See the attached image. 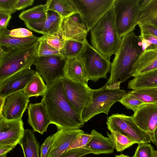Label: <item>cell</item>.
<instances>
[{
	"label": "cell",
	"instance_id": "obj_6",
	"mask_svg": "<svg viewBox=\"0 0 157 157\" xmlns=\"http://www.w3.org/2000/svg\"><path fill=\"white\" fill-rule=\"evenodd\" d=\"M83 49L78 57L85 68L88 80L97 82L101 78H107L111 63L99 52L84 40Z\"/></svg>",
	"mask_w": 157,
	"mask_h": 157
},
{
	"label": "cell",
	"instance_id": "obj_37",
	"mask_svg": "<svg viewBox=\"0 0 157 157\" xmlns=\"http://www.w3.org/2000/svg\"><path fill=\"white\" fill-rule=\"evenodd\" d=\"M40 44L38 52L39 57L46 56L54 55H61L60 51L56 50L48 45L41 36L39 40Z\"/></svg>",
	"mask_w": 157,
	"mask_h": 157
},
{
	"label": "cell",
	"instance_id": "obj_32",
	"mask_svg": "<svg viewBox=\"0 0 157 157\" xmlns=\"http://www.w3.org/2000/svg\"><path fill=\"white\" fill-rule=\"evenodd\" d=\"M129 92L135 98L145 104H157V88L134 89Z\"/></svg>",
	"mask_w": 157,
	"mask_h": 157
},
{
	"label": "cell",
	"instance_id": "obj_40",
	"mask_svg": "<svg viewBox=\"0 0 157 157\" xmlns=\"http://www.w3.org/2000/svg\"><path fill=\"white\" fill-rule=\"evenodd\" d=\"M91 153L90 150L81 147L68 150L59 157H81Z\"/></svg>",
	"mask_w": 157,
	"mask_h": 157
},
{
	"label": "cell",
	"instance_id": "obj_7",
	"mask_svg": "<svg viewBox=\"0 0 157 157\" xmlns=\"http://www.w3.org/2000/svg\"><path fill=\"white\" fill-rule=\"evenodd\" d=\"M113 6L117 31L122 38L132 32L138 25V0H115Z\"/></svg>",
	"mask_w": 157,
	"mask_h": 157
},
{
	"label": "cell",
	"instance_id": "obj_11",
	"mask_svg": "<svg viewBox=\"0 0 157 157\" xmlns=\"http://www.w3.org/2000/svg\"><path fill=\"white\" fill-rule=\"evenodd\" d=\"M65 95L75 110L81 116L90 101L91 89L87 83L71 80L65 77L62 78Z\"/></svg>",
	"mask_w": 157,
	"mask_h": 157
},
{
	"label": "cell",
	"instance_id": "obj_22",
	"mask_svg": "<svg viewBox=\"0 0 157 157\" xmlns=\"http://www.w3.org/2000/svg\"><path fill=\"white\" fill-rule=\"evenodd\" d=\"M138 25H157V0H138Z\"/></svg>",
	"mask_w": 157,
	"mask_h": 157
},
{
	"label": "cell",
	"instance_id": "obj_5",
	"mask_svg": "<svg viewBox=\"0 0 157 157\" xmlns=\"http://www.w3.org/2000/svg\"><path fill=\"white\" fill-rule=\"evenodd\" d=\"M39 40L20 50H4L0 47V83L25 69L30 68L38 56Z\"/></svg>",
	"mask_w": 157,
	"mask_h": 157
},
{
	"label": "cell",
	"instance_id": "obj_38",
	"mask_svg": "<svg viewBox=\"0 0 157 157\" xmlns=\"http://www.w3.org/2000/svg\"><path fill=\"white\" fill-rule=\"evenodd\" d=\"M0 33L17 38H25L33 36L32 32L24 28H19L9 30L7 29L0 32Z\"/></svg>",
	"mask_w": 157,
	"mask_h": 157
},
{
	"label": "cell",
	"instance_id": "obj_18",
	"mask_svg": "<svg viewBox=\"0 0 157 157\" xmlns=\"http://www.w3.org/2000/svg\"><path fill=\"white\" fill-rule=\"evenodd\" d=\"M27 109L28 123L34 132L42 135L51 124L43 103H30Z\"/></svg>",
	"mask_w": 157,
	"mask_h": 157
},
{
	"label": "cell",
	"instance_id": "obj_23",
	"mask_svg": "<svg viewBox=\"0 0 157 157\" xmlns=\"http://www.w3.org/2000/svg\"><path fill=\"white\" fill-rule=\"evenodd\" d=\"M40 39L34 35L25 38H17L0 33V47L4 50H22L32 46Z\"/></svg>",
	"mask_w": 157,
	"mask_h": 157
},
{
	"label": "cell",
	"instance_id": "obj_24",
	"mask_svg": "<svg viewBox=\"0 0 157 157\" xmlns=\"http://www.w3.org/2000/svg\"><path fill=\"white\" fill-rule=\"evenodd\" d=\"M34 131L25 129L23 137L18 144L21 146L24 157H40L41 146Z\"/></svg>",
	"mask_w": 157,
	"mask_h": 157
},
{
	"label": "cell",
	"instance_id": "obj_21",
	"mask_svg": "<svg viewBox=\"0 0 157 157\" xmlns=\"http://www.w3.org/2000/svg\"><path fill=\"white\" fill-rule=\"evenodd\" d=\"M90 134L92 137L85 148L95 155L113 153L114 148L109 137L103 136L95 129H92Z\"/></svg>",
	"mask_w": 157,
	"mask_h": 157
},
{
	"label": "cell",
	"instance_id": "obj_29",
	"mask_svg": "<svg viewBox=\"0 0 157 157\" xmlns=\"http://www.w3.org/2000/svg\"><path fill=\"white\" fill-rule=\"evenodd\" d=\"M48 11L46 3L40 4L22 11L19 17L25 23L35 22L47 18Z\"/></svg>",
	"mask_w": 157,
	"mask_h": 157
},
{
	"label": "cell",
	"instance_id": "obj_52",
	"mask_svg": "<svg viewBox=\"0 0 157 157\" xmlns=\"http://www.w3.org/2000/svg\"><path fill=\"white\" fill-rule=\"evenodd\" d=\"M7 155H0V157H6Z\"/></svg>",
	"mask_w": 157,
	"mask_h": 157
},
{
	"label": "cell",
	"instance_id": "obj_17",
	"mask_svg": "<svg viewBox=\"0 0 157 157\" xmlns=\"http://www.w3.org/2000/svg\"><path fill=\"white\" fill-rule=\"evenodd\" d=\"M47 157H59L66 152L72 142L84 133L80 129L58 130Z\"/></svg>",
	"mask_w": 157,
	"mask_h": 157
},
{
	"label": "cell",
	"instance_id": "obj_25",
	"mask_svg": "<svg viewBox=\"0 0 157 157\" xmlns=\"http://www.w3.org/2000/svg\"><path fill=\"white\" fill-rule=\"evenodd\" d=\"M46 3L48 11L56 12L62 19L75 13H79L74 0H48Z\"/></svg>",
	"mask_w": 157,
	"mask_h": 157
},
{
	"label": "cell",
	"instance_id": "obj_30",
	"mask_svg": "<svg viewBox=\"0 0 157 157\" xmlns=\"http://www.w3.org/2000/svg\"><path fill=\"white\" fill-rule=\"evenodd\" d=\"M113 146L118 152H122L129 148L136 142L127 136L118 132L111 131L107 132Z\"/></svg>",
	"mask_w": 157,
	"mask_h": 157
},
{
	"label": "cell",
	"instance_id": "obj_2",
	"mask_svg": "<svg viewBox=\"0 0 157 157\" xmlns=\"http://www.w3.org/2000/svg\"><path fill=\"white\" fill-rule=\"evenodd\" d=\"M142 52L139 36L132 32L123 36L111 64L108 84L118 81L124 82L131 77L130 73L132 65Z\"/></svg>",
	"mask_w": 157,
	"mask_h": 157
},
{
	"label": "cell",
	"instance_id": "obj_39",
	"mask_svg": "<svg viewBox=\"0 0 157 157\" xmlns=\"http://www.w3.org/2000/svg\"><path fill=\"white\" fill-rule=\"evenodd\" d=\"M92 137V135L90 134L84 133L80 135L72 142L68 150L81 147L85 148Z\"/></svg>",
	"mask_w": 157,
	"mask_h": 157
},
{
	"label": "cell",
	"instance_id": "obj_15",
	"mask_svg": "<svg viewBox=\"0 0 157 157\" xmlns=\"http://www.w3.org/2000/svg\"><path fill=\"white\" fill-rule=\"evenodd\" d=\"M60 31L65 40L83 41L88 31L79 13H75L62 19Z\"/></svg>",
	"mask_w": 157,
	"mask_h": 157
},
{
	"label": "cell",
	"instance_id": "obj_16",
	"mask_svg": "<svg viewBox=\"0 0 157 157\" xmlns=\"http://www.w3.org/2000/svg\"><path fill=\"white\" fill-rule=\"evenodd\" d=\"M30 68L23 69L0 83V96L6 98L11 94L22 90L36 73Z\"/></svg>",
	"mask_w": 157,
	"mask_h": 157
},
{
	"label": "cell",
	"instance_id": "obj_14",
	"mask_svg": "<svg viewBox=\"0 0 157 157\" xmlns=\"http://www.w3.org/2000/svg\"><path fill=\"white\" fill-rule=\"evenodd\" d=\"M23 90L7 96L0 118L7 120L22 119L23 114L27 108L30 100Z\"/></svg>",
	"mask_w": 157,
	"mask_h": 157
},
{
	"label": "cell",
	"instance_id": "obj_34",
	"mask_svg": "<svg viewBox=\"0 0 157 157\" xmlns=\"http://www.w3.org/2000/svg\"><path fill=\"white\" fill-rule=\"evenodd\" d=\"M119 102L127 109L132 110L134 112L145 104L135 98L129 91L127 93Z\"/></svg>",
	"mask_w": 157,
	"mask_h": 157
},
{
	"label": "cell",
	"instance_id": "obj_31",
	"mask_svg": "<svg viewBox=\"0 0 157 157\" xmlns=\"http://www.w3.org/2000/svg\"><path fill=\"white\" fill-rule=\"evenodd\" d=\"M84 40L83 41L65 40L64 46L60 51L61 54L66 59L78 57L83 49Z\"/></svg>",
	"mask_w": 157,
	"mask_h": 157
},
{
	"label": "cell",
	"instance_id": "obj_45",
	"mask_svg": "<svg viewBox=\"0 0 157 157\" xmlns=\"http://www.w3.org/2000/svg\"><path fill=\"white\" fill-rule=\"evenodd\" d=\"M47 17L53 23L61 25L62 19L57 13L53 11H48Z\"/></svg>",
	"mask_w": 157,
	"mask_h": 157
},
{
	"label": "cell",
	"instance_id": "obj_10",
	"mask_svg": "<svg viewBox=\"0 0 157 157\" xmlns=\"http://www.w3.org/2000/svg\"><path fill=\"white\" fill-rule=\"evenodd\" d=\"M66 59L61 55L36 58L33 64L36 66V71L46 82L47 87L64 77Z\"/></svg>",
	"mask_w": 157,
	"mask_h": 157
},
{
	"label": "cell",
	"instance_id": "obj_27",
	"mask_svg": "<svg viewBox=\"0 0 157 157\" xmlns=\"http://www.w3.org/2000/svg\"><path fill=\"white\" fill-rule=\"evenodd\" d=\"M28 29L43 35L57 36L61 34L60 25L52 23L47 18L35 22L25 23Z\"/></svg>",
	"mask_w": 157,
	"mask_h": 157
},
{
	"label": "cell",
	"instance_id": "obj_47",
	"mask_svg": "<svg viewBox=\"0 0 157 157\" xmlns=\"http://www.w3.org/2000/svg\"><path fill=\"white\" fill-rule=\"evenodd\" d=\"M15 145H8L0 147V155L7 154L16 147Z\"/></svg>",
	"mask_w": 157,
	"mask_h": 157
},
{
	"label": "cell",
	"instance_id": "obj_3",
	"mask_svg": "<svg viewBox=\"0 0 157 157\" xmlns=\"http://www.w3.org/2000/svg\"><path fill=\"white\" fill-rule=\"evenodd\" d=\"M90 35L92 46L110 60L118 50L121 40L116 28L113 6L90 30Z\"/></svg>",
	"mask_w": 157,
	"mask_h": 157
},
{
	"label": "cell",
	"instance_id": "obj_51",
	"mask_svg": "<svg viewBox=\"0 0 157 157\" xmlns=\"http://www.w3.org/2000/svg\"><path fill=\"white\" fill-rule=\"evenodd\" d=\"M154 155L155 157H157V151L154 150Z\"/></svg>",
	"mask_w": 157,
	"mask_h": 157
},
{
	"label": "cell",
	"instance_id": "obj_1",
	"mask_svg": "<svg viewBox=\"0 0 157 157\" xmlns=\"http://www.w3.org/2000/svg\"><path fill=\"white\" fill-rule=\"evenodd\" d=\"M42 101L46 109L51 124L58 130L79 129L85 123L66 98L62 78L48 87L42 96Z\"/></svg>",
	"mask_w": 157,
	"mask_h": 157
},
{
	"label": "cell",
	"instance_id": "obj_19",
	"mask_svg": "<svg viewBox=\"0 0 157 157\" xmlns=\"http://www.w3.org/2000/svg\"><path fill=\"white\" fill-rule=\"evenodd\" d=\"M157 69V48L143 51L134 63L131 76L145 74Z\"/></svg>",
	"mask_w": 157,
	"mask_h": 157
},
{
	"label": "cell",
	"instance_id": "obj_50",
	"mask_svg": "<svg viewBox=\"0 0 157 157\" xmlns=\"http://www.w3.org/2000/svg\"><path fill=\"white\" fill-rule=\"evenodd\" d=\"M115 157H131L127 155H124L123 154H121L120 155H115ZM132 157H133V156Z\"/></svg>",
	"mask_w": 157,
	"mask_h": 157
},
{
	"label": "cell",
	"instance_id": "obj_12",
	"mask_svg": "<svg viewBox=\"0 0 157 157\" xmlns=\"http://www.w3.org/2000/svg\"><path fill=\"white\" fill-rule=\"evenodd\" d=\"M25 129L22 119L0 118V147L16 145L23 137Z\"/></svg>",
	"mask_w": 157,
	"mask_h": 157
},
{
	"label": "cell",
	"instance_id": "obj_20",
	"mask_svg": "<svg viewBox=\"0 0 157 157\" xmlns=\"http://www.w3.org/2000/svg\"><path fill=\"white\" fill-rule=\"evenodd\" d=\"M64 72V77L71 80L87 83L88 80L85 68L78 57L66 59Z\"/></svg>",
	"mask_w": 157,
	"mask_h": 157
},
{
	"label": "cell",
	"instance_id": "obj_9",
	"mask_svg": "<svg viewBox=\"0 0 157 157\" xmlns=\"http://www.w3.org/2000/svg\"><path fill=\"white\" fill-rule=\"evenodd\" d=\"M115 0H74L88 32L113 6Z\"/></svg>",
	"mask_w": 157,
	"mask_h": 157
},
{
	"label": "cell",
	"instance_id": "obj_36",
	"mask_svg": "<svg viewBox=\"0 0 157 157\" xmlns=\"http://www.w3.org/2000/svg\"><path fill=\"white\" fill-rule=\"evenodd\" d=\"M133 157H155L153 147L149 143L138 144Z\"/></svg>",
	"mask_w": 157,
	"mask_h": 157
},
{
	"label": "cell",
	"instance_id": "obj_46",
	"mask_svg": "<svg viewBox=\"0 0 157 157\" xmlns=\"http://www.w3.org/2000/svg\"><path fill=\"white\" fill-rule=\"evenodd\" d=\"M34 2V0H17L15 5V9L18 10L23 9L31 6Z\"/></svg>",
	"mask_w": 157,
	"mask_h": 157
},
{
	"label": "cell",
	"instance_id": "obj_35",
	"mask_svg": "<svg viewBox=\"0 0 157 157\" xmlns=\"http://www.w3.org/2000/svg\"><path fill=\"white\" fill-rule=\"evenodd\" d=\"M41 37L48 45L56 50L60 51L64 46L65 40L61 34L57 36L44 35Z\"/></svg>",
	"mask_w": 157,
	"mask_h": 157
},
{
	"label": "cell",
	"instance_id": "obj_8",
	"mask_svg": "<svg viewBox=\"0 0 157 157\" xmlns=\"http://www.w3.org/2000/svg\"><path fill=\"white\" fill-rule=\"evenodd\" d=\"M106 124L110 132H118L137 144L149 143L151 141L150 135L141 129L135 123L132 115L113 114L107 117Z\"/></svg>",
	"mask_w": 157,
	"mask_h": 157
},
{
	"label": "cell",
	"instance_id": "obj_13",
	"mask_svg": "<svg viewBox=\"0 0 157 157\" xmlns=\"http://www.w3.org/2000/svg\"><path fill=\"white\" fill-rule=\"evenodd\" d=\"M134 112L133 120L142 130L150 135L153 139L157 127V104H145Z\"/></svg>",
	"mask_w": 157,
	"mask_h": 157
},
{
	"label": "cell",
	"instance_id": "obj_33",
	"mask_svg": "<svg viewBox=\"0 0 157 157\" xmlns=\"http://www.w3.org/2000/svg\"><path fill=\"white\" fill-rule=\"evenodd\" d=\"M143 52L157 48V37L151 34L140 31L139 36Z\"/></svg>",
	"mask_w": 157,
	"mask_h": 157
},
{
	"label": "cell",
	"instance_id": "obj_43",
	"mask_svg": "<svg viewBox=\"0 0 157 157\" xmlns=\"http://www.w3.org/2000/svg\"><path fill=\"white\" fill-rule=\"evenodd\" d=\"M11 14L0 11V32L7 29L8 23L11 17Z\"/></svg>",
	"mask_w": 157,
	"mask_h": 157
},
{
	"label": "cell",
	"instance_id": "obj_4",
	"mask_svg": "<svg viewBox=\"0 0 157 157\" xmlns=\"http://www.w3.org/2000/svg\"><path fill=\"white\" fill-rule=\"evenodd\" d=\"M121 83L119 81L111 84L106 82L99 88L92 89L90 102L81 115L85 123L100 113L108 114L112 106L119 102L127 93L125 90L120 89Z\"/></svg>",
	"mask_w": 157,
	"mask_h": 157
},
{
	"label": "cell",
	"instance_id": "obj_49",
	"mask_svg": "<svg viewBox=\"0 0 157 157\" xmlns=\"http://www.w3.org/2000/svg\"><path fill=\"white\" fill-rule=\"evenodd\" d=\"M151 141L155 145L157 149V127L155 131L154 138Z\"/></svg>",
	"mask_w": 157,
	"mask_h": 157
},
{
	"label": "cell",
	"instance_id": "obj_26",
	"mask_svg": "<svg viewBox=\"0 0 157 157\" xmlns=\"http://www.w3.org/2000/svg\"><path fill=\"white\" fill-rule=\"evenodd\" d=\"M128 86L132 90L157 88V69L135 76L129 81Z\"/></svg>",
	"mask_w": 157,
	"mask_h": 157
},
{
	"label": "cell",
	"instance_id": "obj_44",
	"mask_svg": "<svg viewBox=\"0 0 157 157\" xmlns=\"http://www.w3.org/2000/svg\"><path fill=\"white\" fill-rule=\"evenodd\" d=\"M140 31L147 33L157 37V25H139Z\"/></svg>",
	"mask_w": 157,
	"mask_h": 157
},
{
	"label": "cell",
	"instance_id": "obj_28",
	"mask_svg": "<svg viewBox=\"0 0 157 157\" xmlns=\"http://www.w3.org/2000/svg\"><path fill=\"white\" fill-rule=\"evenodd\" d=\"M44 80L41 76L36 72L23 90L24 93L29 98L43 96L47 89Z\"/></svg>",
	"mask_w": 157,
	"mask_h": 157
},
{
	"label": "cell",
	"instance_id": "obj_42",
	"mask_svg": "<svg viewBox=\"0 0 157 157\" xmlns=\"http://www.w3.org/2000/svg\"><path fill=\"white\" fill-rule=\"evenodd\" d=\"M56 133L48 137L41 146L40 157H47L50 149L56 136Z\"/></svg>",
	"mask_w": 157,
	"mask_h": 157
},
{
	"label": "cell",
	"instance_id": "obj_41",
	"mask_svg": "<svg viewBox=\"0 0 157 157\" xmlns=\"http://www.w3.org/2000/svg\"><path fill=\"white\" fill-rule=\"evenodd\" d=\"M17 0H0V11L10 14L16 11L15 5Z\"/></svg>",
	"mask_w": 157,
	"mask_h": 157
},
{
	"label": "cell",
	"instance_id": "obj_48",
	"mask_svg": "<svg viewBox=\"0 0 157 157\" xmlns=\"http://www.w3.org/2000/svg\"><path fill=\"white\" fill-rule=\"evenodd\" d=\"M6 98L2 97L0 96V113L1 112L3 107L4 106Z\"/></svg>",
	"mask_w": 157,
	"mask_h": 157
}]
</instances>
